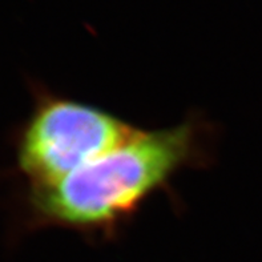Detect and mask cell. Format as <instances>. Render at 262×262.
Instances as JSON below:
<instances>
[{"label":"cell","mask_w":262,"mask_h":262,"mask_svg":"<svg viewBox=\"0 0 262 262\" xmlns=\"http://www.w3.org/2000/svg\"><path fill=\"white\" fill-rule=\"evenodd\" d=\"M217 128L203 112L176 125L139 128L124 144L55 183L19 185L8 201L10 239L46 229L76 233L92 245L117 241L157 193L176 208L173 180L216 160Z\"/></svg>","instance_id":"6da1fadb"},{"label":"cell","mask_w":262,"mask_h":262,"mask_svg":"<svg viewBox=\"0 0 262 262\" xmlns=\"http://www.w3.org/2000/svg\"><path fill=\"white\" fill-rule=\"evenodd\" d=\"M32 108L8 136L12 164L0 179L19 185L55 183L124 144L140 126L104 110L57 93L28 79Z\"/></svg>","instance_id":"7a4b0ae2"}]
</instances>
